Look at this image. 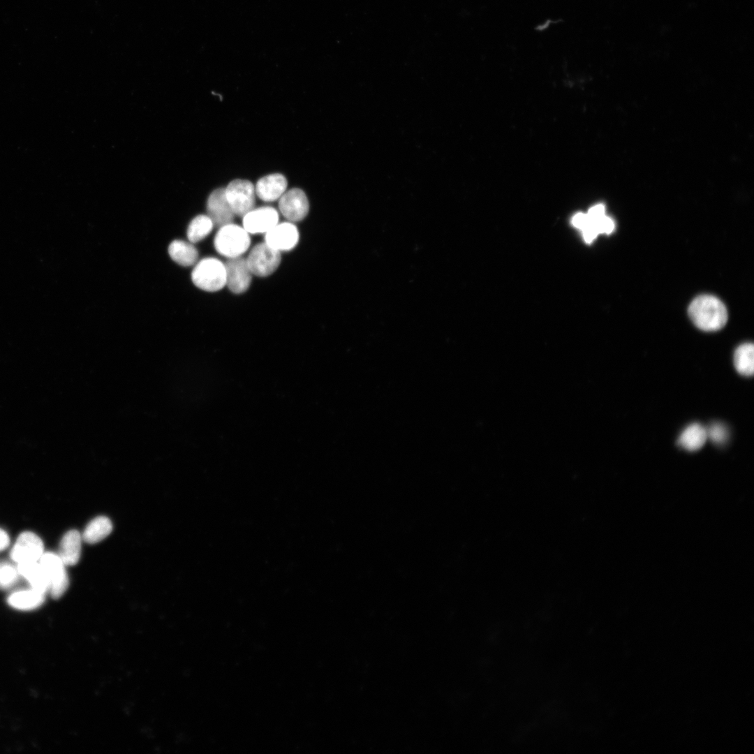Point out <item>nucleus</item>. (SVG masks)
<instances>
[{
    "mask_svg": "<svg viewBox=\"0 0 754 754\" xmlns=\"http://www.w3.org/2000/svg\"><path fill=\"white\" fill-rule=\"evenodd\" d=\"M688 315L700 330L707 332L722 329L727 321L724 304L716 297L702 295L695 298L688 307Z\"/></svg>",
    "mask_w": 754,
    "mask_h": 754,
    "instance_id": "1",
    "label": "nucleus"
},
{
    "mask_svg": "<svg viewBox=\"0 0 754 754\" xmlns=\"http://www.w3.org/2000/svg\"><path fill=\"white\" fill-rule=\"evenodd\" d=\"M250 244L249 233L232 223L219 227L214 240L216 251L228 258L242 256Z\"/></svg>",
    "mask_w": 754,
    "mask_h": 754,
    "instance_id": "2",
    "label": "nucleus"
},
{
    "mask_svg": "<svg viewBox=\"0 0 754 754\" xmlns=\"http://www.w3.org/2000/svg\"><path fill=\"white\" fill-rule=\"evenodd\" d=\"M195 286L208 292L220 290L226 286L225 264L215 258H205L199 261L191 273Z\"/></svg>",
    "mask_w": 754,
    "mask_h": 754,
    "instance_id": "3",
    "label": "nucleus"
},
{
    "mask_svg": "<svg viewBox=\"0 0 754 754\" xmlns=\"http://www.w3.org/2000/svg\"><path fill=\"white\" fill-rule=\"evenodd\" d=\"M49 582V592L54 599L59 598L68 586V577L64 563L58 554L44 552L39 560Z\"/></svg>",
    "mask_w": 754,
    "mask_h": 754,
    "instance_id": "4",
    "label": "nucleus"
},
{
    "mask_svg": "<svg viewBox=\"0 0 754 754\" xmlns=\"http://www.w3.org/2000/svg\"><path fill=\"white\" fill-rule=\"evenodd\" d=\"M281 260V252L265 242L253 247L246 258L252 274L260 277L272 274L279 266Z\"/></svg>",
    "mask_w": 754,
    "mask_h": 754,
    "instance_id": "5",
    "label": "nucleus"
},
{
    "mask_svg": "<svg viewBox=\"0 0 754 754\" xmlns=\"http://www.w3.org/2000/svg\"><path fill=\"white\" fill-rule=\"evenodd\" d=\"M225 193L235 215L243 216L254 208L256 191L251 182L233 180L225 188Z\"/></svg>",
    "mask_w": 754,
    "mask_h": 754,
    "instance_id": "6",
    "label": "nucleus"
},
{
    "mask_svg": "<svg viewBox=\"0 0 754 754\" xmlns=\"http://www.w3.org/2000/svg\"><path fill=\"white\" fill-rule=\"evenodd\" d=\"M44 553L41 538L31 531L22 532L12 547L10 556L17 564L38 561Z\"/></svg>",
    "mask_w": 754,
    "mask_h": 754,
    "instance_id": "7",
    "label": "nucleus"
},
{
    "mask_svg": "<svg viewBox=\"0 0 754 754\" xmlns=\"http://www.w3.org/2000/svg\"><path fill=\"white\" fill-rule=\"evenodd\" d=\"M226 267V286L235 294L246 292L251 282L252 273L246 258L242 256L228 258Z\"/></svg>",
    "mask_w": 754,
    "mask_h": 754,
    "instance_id": "8",
    "label": "nucleus"
},
{
    "mask_svg": "<svg viewBox=\"0 0 754 754\" xmlns=\"http://www.w3.org/2000/svg\"><path fill=\"white\" fill-rule=\"evenodd\" d=\"M279 200V209L289 221H300L308 214L309 201L302 190L294 188L285 191Z\"/></svg>",
    "mask_w": 754,
    "mask_h": 754,
    "instance_id": "9",
    "label": "nucleus"
},
{
    "mask_svg": "<svg viewBox=\"0 0 754 754\" xmlns=\"http://www.w3.org/2000/svg\"><path fill=\"white\" fill-rule=\"evenodd\" d=\"M242 217V226L249 234H265L279 223L278 212L271 207L253 208Z\"/></svg>",
    "mask_w": 754,
    "mask_h": 754,
    "instance_id": "10",
    "label": "nucleus"
},
{
    "mask_svg": "<svg viewBox=\"0 0 754 754\" xmlns=\"http://www.w3.org/2000/svg\"><path fill=\"white\" fill-rule=\"evenodd\" d=\"M298 241V230L290 221L278 223L265 235V242L279 252L293 249Z\"/></svg>",
    "mask_w": 754,
    "mask_h": 754,
    "instance_id": "11",
    "label": "nucleus"
},
{
    "mask_svg": "<svg viewBox=\"0 0 754 754\" xmlns=\"http://www.w3.org/2000/svg\"><path fill=\"white\" fill-rule=\"evenodd\" d=\"M207 216L214 226L221 227L232 222L235 214L231 209L225 193V188L214 190L207 202Z\"/></svg>",
    "mask_w": 754,
    "mask_h": 754,
    "instance_id": "12",
    "label": "nucleus"
},
{
    "mask_svg": "<svg viewBox=\"0 0 754 754\" xmlns=\"http://www.w3.org/2000/svg\"><path fill=\"white\" fill-rule=\"evenodd\" d=\"M287 180L281 174H272L260 179L256 186V194L262 200L275 201L285 193Z\"/></svg>",
    "mask_w": 754,
    "mask_h": 754,
    "instance_id": "13",
    "label": "nucleus"
},
{
    "mask_svg": "<svg viewBox=\"0 0 754 754\" xmlns=\"http://www.w3.org/2000/svg\"><path fill=\"white\" fill-rule=\"evenodd\" d=\"M82 535L78 531L71 529L62 537L58 555L66 566L75 565L80 557Z\"/></svg>",
    "mask_w": 754,
    "mask_h": 754,
    "instance_id": "14",
    "label": "nucleus"
},
{
    "mask_svg": "<svg viewBox=\"0 0 754 754\" xmlns=\"http://www.w3.org/2000/svg\"><path fill=\"white\" fill-rule=\"evenodd\" d=\"M17 569L20 575L28 582L31 588L44 593L49 592V582L39 561L17 564Z\"/></svg>",
    "mask_w": 754,
    "mask_h": 754,
    "instance_id": "15",
    "label": "nucleus"
},
{
    "mask_svg": "<svg viewBox=\"0 0 754 754\" xmlns=\"http://www.w3.org/2000/svg\"><path fill=\"white\" fill-rule=\"evenodd\" d=\"M45 594L32 588L18 590L8 596L7 603L16 609L29 611L39 607L44 603Z\"/></svg>",
    "mask_w": 754,
    "mask_h": 754,
    "instance_id": "16",
    "label": "nucleus"
},
{
    "mask_svg": "<svg viewBox=\"0 0 754 754\" xmlns=\"http://www.w3.org/2000/svg\"><path fill=\"white\" fill-rule=\"evenodd\" d=\"M168 253L175 263L184 267L194 265L198 257V250L192 244L179 239L170 243Z\"/></svg>",
    "mask_w": 754,
    "mask_h": 754,
    "instance_id": "17",
    "label": "nucleus"
},
{
    "mask_svg": "<svg viewBox=\"0 0 754 754\" xmlns=\"http://www.w3.org/2000/svg\"><path fill=\"white\" fill-rule=\"evenodd\" d=\"M707 439L706 427L700 424L693 423L682 431L678 443L686 450L696 451L704 445Z\"/></svg>",
    "mask_w": 754,
    "mask_h": 754,
    "instance_id": "18",
    "label": "nucleus"
},
{
    "mask_svg": "<svg viewBox=\"0 0 754 754\" xmlns=\"http://www.w3.org/2000/svg\"><path fill=\"white\" fill-rule=\"evenodd\" d=\"M112 524L109 518L99 516L93 519L85 527L82 534V540L89 544H95L105 538L112 531Z\"/></svg>",
    "mask_w": 754,
    "mask_h": 754,
    "instance_id": "19",
    "label": "nucleus"
},
{
    "mask_svg": "<svg viewBox=\"0 0 754 754\" xmlns=\"http://www.w3.org/2000/svg\"><path fill=\"white\" fill-rule=\"evenodd\" d=\"M734 364L741 375L751 376L754 371V346L752 343L740 345L734 354Z\"/></svg>",
    "mask_w": 754,
    "mask_h": 754,
    "instance_id": "20",
    "label": "nucleus"
},
{
    "mask_svg": "<svg viewBox=\"0 0 754 754\" xmlns=\"http://www.w3.org/2000/svg\"><path fill=\"white\" fill-rule=\"evenodd\" d=\"M214 226L212 219L207 215L195 216L188 226V239L191 243L202 240L211 232Z\"/></svg>",
    "mask_w": 754,
    "mask_h": 754,
    "instance_id": "21",
    "label": "nucleus"
},
{
    "mask_svg": "<svg viewBox=\"0 0 754 754\" xmlns=\"http://www.w3.org/2000/svg\"><path fill=\"white\" fill-rule=\"evenodd\" d=\"M707 438L716 445H723L727 441L729 431L726 425L720 422H713L706 427Z\"/></svg>",
    "mask_w": 754,
    "mask_h": 754,
    "instance_id": "22",
    "label": "nucleus"
},
{
    "mask_svg": "<svg viewBox=\"0 0 754 754\" xmlns=\"http://www.w3.org/2000/svg\"><path fill=\"white\" fill-rule=\"evenodd\" d=\"M20 574L17 568L4 563L0 566V589H7L13 586L18 579Z\"/></svg>",
    "mask_w": 754,
    "mask_h": 754,
    "instance_id": "23",
    "label": "nucleus"
},
{
    "mask_svg": "<svg viewBox=\"0 0 754 754\" xmlns=\"http://www.w3.org/2000/svg\"><path fill=\"white\" fill-rule=\"evenodd\" d=\"M588 218L586 214L577 213L576 214L572 220V224L577 228L582 229L587 223Z\"/></svg>",
    "mask_w": 754,
    "mask_h": 754,
    "instance_id": "24",
    "label": "nucleus"
},
{
    "mask_svg": "<svg viewBox=\"0 0 754 754\" xmlns=\"http://www.w3.org/2000/svg\"><path fill=\"white\" fill-rule=\"evenodd\" d=\"M10 540L8 533L0 528V552L5 550L10 545Z\"/></svg>",
    "mask_w": 754,
    "mask_h": 754,
    "instance_id": "25",
    "label": "nucleus"
}]
</instances>
